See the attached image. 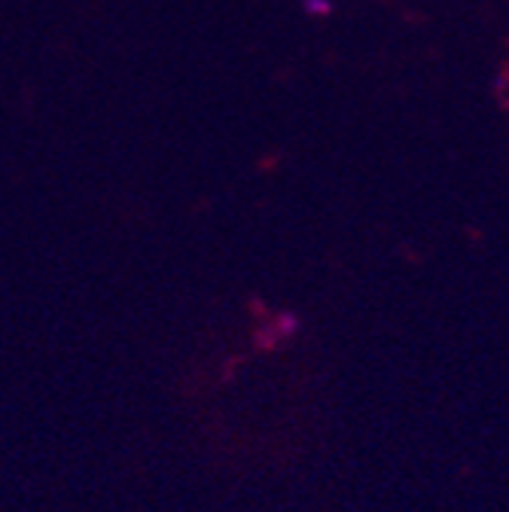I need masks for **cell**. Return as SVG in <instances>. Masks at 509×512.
I'll list each match as a JSON object with an SVG mask.
<instances>
[{"label":"cell","mask_w":509,"mask_h":512,"mask_svg":"<svg viewBox=\"0 0 509 512\" xmlns=\"http://www.w3.org/2000/svg\"><path fill=\"white\" fill-rule=\"evenodd\" d=\"M333 7H330V0H305V13L308 16H327Z\"/></svg>","instance_id":"cell-1"}]
</instances>
